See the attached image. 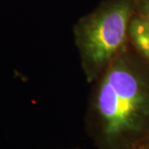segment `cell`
I'll return each instance as SVG.
<instances>
[{
	"label": "cell",
	"instance_id": "obj_1",
	"mask_svg": "<svg viewBox=\"0 0 149 149\" xmlns=\"http://www.w3.org/2000/svg\"><path fill=\"white\" fill-rule=\"evenodd\" d=\"M85 128L97 149L149 141V64L131 45L93 83Z\"/></svg>",
	"mask_w": 149,
	"mask_h": 149
},
{
	"label": "cell",
	"instance_id": "obj_2",
	"mask_svg": "<svg viewBox=\"0 0 149 149\" xmlns=\"http://www.w3.org/2000/svg\"><path fill=\"white\" fill-rule=\"evenodd\" d=\"M138 0H106L74 27L75 46L88 83L93 84L130 47L128 27Z\"/></svg>",
	"mask_w": 149,
	"mask_h": 149
},
{
	"label": "cell",
	"instance_id": "obj_3",
	"mask_svg": "<svg viewBox=\"0 0 149 149\" xmlns=\"http://www.w3.org/2000/svg\"><path fill=\"white\" fill-rule=\"evenodd\" d=\"M128 37L131 47L149 64V22L138 8L129 23Z\"/></svg>",
	"mask_w": 149,
	"mask_h": 149
},
{
	"label": "cell",
	"instance_id": "obj_4",
	"mask_svg": "<svg viewBox=\"0 0 149 149\" xmlns=\"http://www.w3.org/2000/svg\"><path fill=\"white\" fill-rule=\"evenodd\" d=\"M137 8L149 22V0H138Z\"/></svg>",
	"mask_w": 149,
	"mask_h": 149
},
{
	"label": "cell",
	"instance_id": "obj_5",
	"mask_svg": "<svg viewBox=\"0 0 149 149\" xmlns=\"http://www.w3.org/2000/svg\"><path fill=\"white\" fill-rule=\"evenodd\" d=\"M135 149H149V141L147 142V143H145L142 144L141 146H139V148H137Z\"/></svg>",
	"mask_w": 149,
	"mask_h": 149
}]
</instances>
